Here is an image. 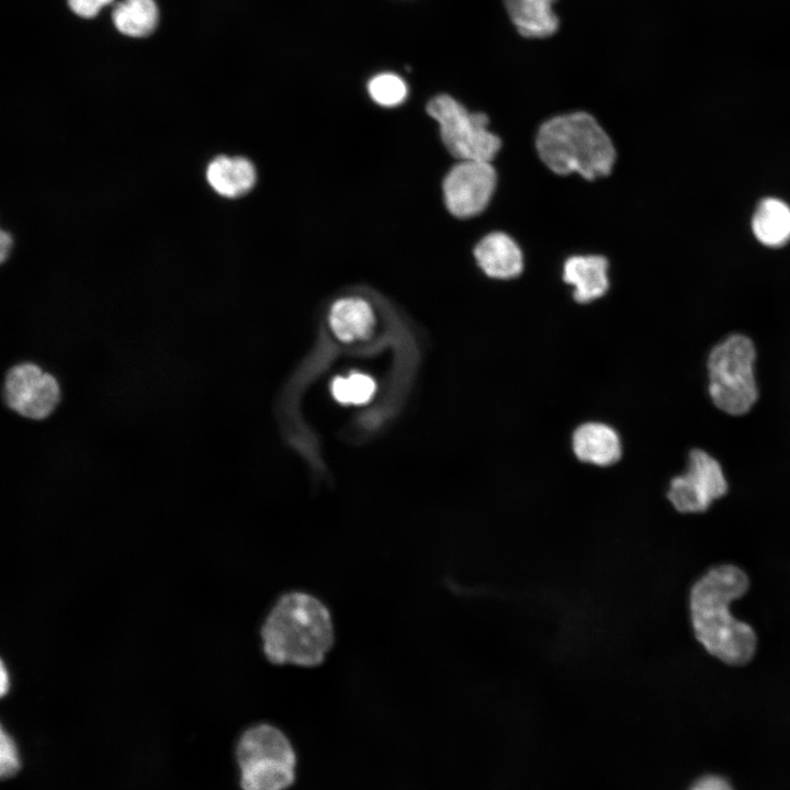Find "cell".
Wrapping results in <instances>:
<instances>
[{
  "label": "cell",
  "instance_id": "1",
  "mask_svg": "<svg viewBox=\"0 0 790 790\" xmlns=\"http://www.w3.org/2000/svg\"><path fill=\"white\" fill-rule=\"evenodd\" d=\"M747 575L722 564L702 575L690 591V614L696 639L706 651L727 665H745L756 652L753 628L730 612L733 600L748 589Z\"/></svg>",
  "mask_w": 790,
  "mask_h": 790
},
{
  "label": "cell",
  "instance_id": "2",
  "mask_svg": "<svg viewBox=\"0 0 790 790\" xmlns=\"http://www.w3.org/2000/svg\"><path fill=\"white\" fill-rule=\"evenodd\" d=\"M261 636L263 652L271 663L316 666L332 646V621L319 599L291 591L281 596L270 610Z\"/></svg>",
  "mask_w": 790,
  "mask_h": 790
},
{
  "label": "cell",
  "instance_id": "3",
  "mask_svg": "<svg viewBox=\"0 0 790 790\" xmlns=\"http://www.w3.org/2000/svg\"><path fill=\"white\" fill-rule=\"evenodd\" d=\"M542 161L555 173L577 172L588 180L607 176L614 163L611 139L588 113L575 112L546 121L537 135Z\"/></svg>",
  "mask_w": 790,
  "mask_h": 790
},
{
  "label": "cell",
  "instance_id": "4",
  "mask_svg": "<svg viewBox=\"0 0 790 790\" xmlns=\"http://www.w3.org/2000/svg\"><path fill=\"white\" fill-rule=\"evenodd\" d=\"M754 340L732 332L714 343L706 357L707 393L711 404L730 417L751 413L760 397Z\"/></svg>",
  "mask_w": 790,
  "mask_h": 790
},
{
  "label": "cell",
  "instance_id": "5",
  "mask_svg": "<svg viewBox=\"0 0 790 790\" xmlns=\"http://www.w3.org/2000/svg\"><path fill=\"white\" fill-rule=\"evenodd\" d=\"M242 790H284L294 780L295 753L276 727L259 724L247 730L237 746Z\"/></svg>",
  "mask_w": 790,
  "mask_h": 790
},
{
  "label": "cell",
  "instance_id": "6",
  "mask_svg": "<svg viewBox=\"0 0 790 790\" xmlns=\"http://www.w3.org/2000/svg\"><path fill=\"white\" fill-rule=\"evenodd\" d=\"M427 112L438 122L441 139L453 157L492 161L498 153L501 143L488 129L486 114L469 112L448 94L432 98L427 104Z\"/></svg>",
  "mask_w": 790,
  "mask_h": 790
},
{
  "label": "cell",
  "instance_id": "7",
  "mask_svg": "<svg viewBox=\"0 0 790 790\" xmlns=\"http://www.w3.org/2000/svg\"><path fill=\"white\" fill-rule=\"evenodd\" d=\"M727 492L729 482L720 461L702 448H691L686 470L669 482L667 498L678 512L699 514Z\"/></svg>",
  "mask_w": 790,
  "mask_h": 790
},
{
  "label": "cell",
  "instance_id": "8",
  "mask_svg": "<svg viewBox=\"0 0 790 790\" xmlns=\"http://www.w3.org/2000/svg\"><path fill=\"white\" fill-rule=\"evenodd\" d=\"M3 397L10 409L30 419L48 417L60 399L57 380L32 362L11 368L5 376Z\"/></svg>",
  "mask_w": 790,
  "mask_h": 790
},
{
  "label": "cell",
  "instance_id": "9",
  "mask_svg": "<svg viewBox=\"0 0 790 790\" xmlns=\"http://www.w3.org/2000/svg\"><path fill=\"white\" fill-rule=\"evenodd\" d=\"M496 180V171L490 161L461 160L443 180V196L448 210L461 218L477 215L489 203Z\"/></svg>",
  "mask_w": 790,
  "mask_h": 790
},
{
  "label": "cell",
  "instance_id": "10",
  "mask_svg": "<svg viewBox=\"0 0 790 790\" xmlns=\"http://www.w3.org/2000/svg\"><path fill=\"white\" fill-rule=\"evenodd\" d=\"M572 450L585 463L608 466L617 463L622 455V443L618 432L602 422H585L572 435Z\"/></svg>",
  "mask_w": 790,
  "mask_h": 790
},
{
  "label": "cell",
  "instance_id": "11",
  "mask_svg": "<svg viewBox=\"0 0 790 790\" xmlns=\"http://www.w3.org/2000/svg\"><path fill=\"white\" fill-rule=\"evenodd\" d=\"M475 259L486 275L508 280L518 276L523 268L522 252L506 234L492 233L476 245Z\"/></svg>",
  "mask_w": 790,
  "mask_h": 790
},
{
  "label": "cell",
  "instance_id": "12",
  "mask_svg": "<svg viewBox=\"0 0 790 790\" xmlns=\"http://www.w3.org/2000/svg\"><path fill=\"white\" fill-rule=\"evenodd\" d=\"M563 279L573 285V297L585 304L603 296L609 287L608 261L602 256H574L563 267Z\"/></svg>",
  "mask_w": 790,
  "mask_h": 790
},
{
  "label": "cell",
  "instance_id": "13",
  "mask_svg": "<svg viewBox=\"0 0 790 790\" xmlns=\"http://www.w3.org/2000/svg\"><path fill=\"white\" fill-rule=\"evenodd\" d=\"M518 33L527 38L552 36L560 26L553 10L556 0H503Z\"/></svg>",
  "mask_w": 790,
  "mask_h": 790
},
{
  "label": "cell",
  "instance_id": "14",
  "mask_svg": "<svg viewBox=\"0 0 790 790\" xmlns=\"http://www.w3.org/2000/svg\"><path fill=\"white\" fill-rule=\"evenodd\" d=\"M206 179L218 194L236 198L253 187L256 171L253 165L244 157L218 156L208 165Z\"/></svg>",
  "mask_w": 790,
  "mask_h": 790
},
{
  "label": "cell",
  "instance_id": "15",
  "mask_svg": "<svg viewBox=\"0 0 790 790\" xmlns=\"http://www.w3.org/2000/svg\"><path fill=\"white\" fill-rule=\"evenodd\" d=\"M329 325L335 336L342 341L363 339L372 331L374 314L370 304L362 298H341L331 306Z\"/></svg>",
  "mask_w": 790,
  "mask_h": 790
},
{
  "label": "cell",
  "instance_id": "16",
  "mask_svg": "<svg viewBox=\"0 0 790 790\" xmlns=\"http://www.w3.org/2000/svg\"><path fill=\"white\" fill-rule=\"evenodd\" d=\"M114 27L133 38L150 36L159 24V8L156 0H122L112 10Z\"/></svg>",
  "mask_w": 790,
  "mask_h": 790
},
{
  "label": "cell",
  "instance_id": "17",
  "mask_svg": "<svg viewBox=\"0 0 790 790\" xmlns=\"http://www.w3.org/2000/svg\"><path fill=\"white\" fill-rule=\"evenodd\" d=\"M752 226L761 244L781 246L790 239V207L780 200L766 199L757 206Z\"/></svg>",
  "mask_w": 790,
  "mask_h": 790
},
{
  "label": "cell",
  "instance_id": "18",
  "mask_svg": "<svg viewBox=\"0 0 790 790\" xmlns=\"http://www.w3.org/2000/svg\"><path fill=\"white\" fill-rule=\"evenodd\" d=\"M375 382L369 375L352 373L349 377H336L331 383V393L341 404H365L374 395Z\"/></svg>",
  "mask_w": 790,
  "mask_h": 790
},
{
  "label": "cell",
  "instance_id": "19",
  "mask_svg": "<svg viewBox=\"0 0 790 790\" xmlns=\"http://www.w3.org/2000/svg\"><path fill=\"white\" fill-rule=\"evenodd\" d=\"M371 98L383 106L400 104L407 95V86L397 75L383 72L373 77L368 84Z\"/></svg>",
  "mask_w": 790,
  "mask_h": 790
},
{
  "label": "cell",
  "instance_id": "20",
  "mask_svg": "<svg viewBox=\"0 0 790 790\" xmlns=\"http://www.w3.org/2000/svg\"><path fill=\"white\" fill-rule=\"evenodd\" d=\"M20 768L18 749L13 738L4 727L0 733V775L2 778L12 777Z\"/></svg>",
  "mask_w": 790,
  "mask_h": 790
},
{
  "label": "cell",
  "instance_id": "21",
  "mask_svg": "<svg viewBox=\"0 0 790 790\" xmlns=\"http://www.w3.org/2000/svg\"><path fill=\"white\" fill-rule=\"evenodd\" d=\"M114 0H67V4L72 13L82 19L95 18L103 8L111 4Z\"/></svg>",
  "mask_w": 790,
  "mask_h": 790
},
{
  "label": "cell",
  "instance_id": "22",
  "mask_svg": "<svg viewBox=\"0 0 790 790\" xmlns=\"http://www.w3.org/2000/svg\"><path fill=\"white\" fill-rule=\"evenodd\" d=\"M690 790H733L731 786L722 778L716 776H708L698 780Z\"/></svg>",
  "mask_w": 790,
  "mask_h": 790
},
{
  "label": "cell",
  "instance_id": "23",
  "mask_svg": "<svg viewBox=\"0 0 790 790\" xmlns=\"http://www.w3.org/2000/svg\"><path fill=\"white\" fill-rule=\"evenodd\" d=\"M10 687V676L5 668V665L1 664V672H0V691L1 695L4 696Z\"/></svg>",
  "mask_w": 790,
  "mask_h": 790
},
{
  "label": "cell",
  "instance_id": "24",
  "mask_svg": "<svg viewBox=\"0 0 790 790\" xmlns=\"http://www.w3.org/2000/svg\"><path fill=\"white\" fill-rule=\"evenodd\" d=\"M0 240H1V253H0V258H1V261H4L5 256H7V253H8V249H9L10 246H11V237H10L9 234H7L4 230H2V232H1Z\"/></svg>",
  "mask_w": 790,
  "mask_h": 790
}]
</instances>
